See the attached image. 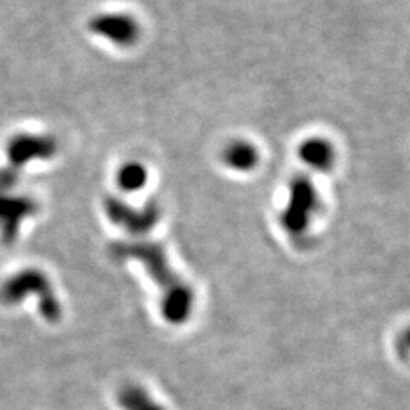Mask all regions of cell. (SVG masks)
I'll return each instance as SVG.
<instances>
[{"label":"cell","mask_w":410,"mask_h":410,"mask_svg":"<svg viewBox=\"0 0 410 410\" xmlns=\"http://www.w3.org/2000/svg\"><path fill=\"white\" fill-rule=\"evenodd\" d=\"M90 31L116 47H132L140 40L139 22L126 13H102L90 20Z\"/></svg>","instance_id":"6da1fadb"},{"label":"cell","mask_w":410,"mask_h":410,"mask_svg":"<svg viewBox=\"0 0 410 410\" xmlns=\"http://www.w3.org/2000/svg\"><path fill=\"white\" fill-rule=\"evenodd\" d=\"M285 213V223L292 232L302 231L309 223L311 214L315 213L318 194L313 185L307 180L299 178L292 184L290 198Z\"/></svg>","instance_id":"7a4b0ae2"},{"label":"cell","mask_w":410,"mask_h":410,"mask_svg":"<svg viewBox=\"0 0 410 410\" xmlns=\"http://www.w3.org/2000/svg\"><path fill=\"white\" fill-rule=\"evenodd\" d=\"M298 157L307 168L327 172L335 166L336 149L324 137H311L299 144Z\"/></svg>","instance_id":"3957f363"},{"label":"cell","mask_w":410,"mask_h":410,"mask_svg":"<svg viewBox=\"0 0 410 410\" xmlns=\"http://www.w3.org/2000/svg\"><path fill=\"white\" fill-rule=\"evenodd\" d=\"M110 214L111 218L119 223L123 228L130 230L132 232H142L149 230L155 222H157V207H148L146 210L140 211L137 209H130L128 205L123 204L122 201H111L110 204Z\"/></svg>","instance_id":"277c9868"},{"label":"cell","mask_w":410,"mask_h":410,"mask_svg":"<svg viewBox=\"0 0 410 410\" xmlns=\"http://www.w3.org/2000/svg\"><path fill=\"white\" fill-rule=\"evenodd\" d=\"M222 161L230 170L248 173L260 163V152L257 146L248 140H232L222 152Z\"/></svg>","instance_id":"5b68a950"},{"label":"cell","mask_w":410,"mask_h":410,"mask_svg":"<svg viewBox=\"0 0 410 410\" xmlns=\"http://www.w3.org/2000/svg\"><path fill=\"white\" fill-rule=\"evenodd\" d=\"M149 180V170L140 161H128L117 170L116 181L126 193H135L146 187Z\"/></svg>","instance_id":"8992f818"},{"label":"cell","mask_w":410,"mask_h":410,"mask_svg":"<svg viewBox=\"0 0 410 410\" xmlns=\"http://www.w3.org/2000/svg\"><path fill=\"white\" fill-rule=\"evenodd\" d=\"M123 406L128 410H163L161 406L154 403L152 399L144 394V390L131 387L123 395Z\"/></svg>","instance_id":"52a82bcc"}]
</instances>
